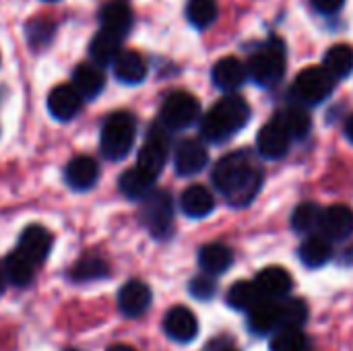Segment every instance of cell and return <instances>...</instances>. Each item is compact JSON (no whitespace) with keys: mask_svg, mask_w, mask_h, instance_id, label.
<instances>
[{"mask_svg":"<svg viewBox=\"0 0 353 351\" xmlns=\"http://www.w3.org/2000/svg\"><path fill=\"white\" fill-rule=\"evenodd\" d=\"M213 182L232 205H248L261 190L263 172L246 153H230L221 157L213 170Z\"/></svg>","mask_w":353,"mask_h":351,"instance_id":"1","label":"cell"},{"mask_svg":"<svg viewBox=\"0 0 353 351\" xmlns=\"http://www.w3.org/2000/svg\"><path fill=\"white\" fill-rule=\"evenodd\" d=\"M250 120V106L240 95L221 97L201 120V134L211 143H221L234 137Z\"/></svg>","mask_w":353,"mask_h":351,"instance_id":"2","label":"cell"},{"mask_svg":"<svg viewBox=\"0 0 353 351\" xmlns=\"http://www.w3.org/2000/svg\"><path fill=\"white\" fill-rule=\"evenodd\" d=\"M134 137H137L134 116L128 112H116L108 116V120L101 126V137H99L101 153L112 161L124 159L134 145Z\"/></svg>","mask_w":353,"mask_h":351,"instance_id":"3","label":"cell"},{"mask_svg":"<svg viewBox=\"0 0 353 351\" xmlns=\"http://www.w3.org/2000/svg\"><path fill=\"white\" fill-rule=\"evenodd\" d=\"M285 72V48L281 39L273 37L248 62V74L261 87H275Z\"/></svg>","mask_w":353,"mask_h":351,"instance_id":"4","label":"cell"},{"mask_svg":"<svg viewBox=\"0 0 353 351\" xmlns=\"http://www.w3.org/2000/svg\"><path fill=\"white\" fill-rule=\"evenodd\" d=\"M161 124L170 130H182L192 126L201 116V103L186 91H174L161 106Z\"/></svg>","mask_w":353,"mask_h":351,"instance_id":"5","label":"cell"},{"mask_svg":"<svg viewBox=\"0 0 353 351\" xmlns=\"http://www.w3.org/2000/svg\"><path fill=\"white\" fill-rule=\"evenodd\" d=\"M333 87H335V79L323 66H310L296 77L292 91L298 101L314 106L325 101L333 93Z\"/></svg>","mask_w":353,"mask_h":351,"instance_id":"6","label":"cell"},{"mask_svg":"<svg viewBox=\"0 0 353 351\" xmlns=\"http://www.w3.org/2000/svg\"><path fill=\"white\" fill-rule=\"evenodd\" d=\"M141 217H143V223L147 225V230L155 238L168 236L172 230V223H174L172 197L165 190H153L149 197L143 199Z\"/></svg>","mask_w":353,"mask_h":351,"instance_id":"7","label":"cell"},{"mask_svg":"<svg viewBox=\"0 0 353 351\" xmlns=\"http://www.w3.org/2000/svg\"><path fill=\"white\" fill-rule=\"evenodd\" d=\"M168 153H170V137H168L165 128L153 126L139 151L137 168L157 180V176L161 174V170L168 161Z\"/></svg>","mask_w":353,"mask_h":351,"instance_id":"8","label":"cell"},{"mask_svg":"<svg viewBox=\"0 0 353 351\" xmlns=\"http://www.w3.org/2000/svg\"><path fill=\"white\" fill-rule=\"evenodd\" d=\"M207 161H209V151L196 139L182 141L174 151V168L180 176H192L203 172Z\"/></svg>","mask_w":353,"mask_h":351,"instance_id":"9","label":"cell"},{"mask_svg":"<svg viewBox=\"0 0 353 351\" xmlns=\"http://www.w3.org/2000/svg\"><path fill=\"white\" fill-rule=\"evenodd\" d=\"M151 298L153 296H151V290L147 283H143L139 279H130L118 292V308L122 310L124 317L139 319L141 314H145L149 310Z\"/></svg>","mask_w":353,"mask_h":351,"instance_id":"10","label":"cell"},{"mask_svg":"<svg viewBox=\"0 0 353 351\" xmlns=\"http://www.w3.org/2000/svg\"><path fill=\"white\" fill-rule=\"evenodd\" d=\"M81 106H83V97L77 93L72 85H58L48 95V110L60 122L72 120L81 112Z\"/></svg>","mask_w":353,"mask_h":351,"instance_id":"11","label":"cell"},{"mask_svg":"<svg viewBox=\"0 0 353 351\" xmlns=\"http://www.w3.org/2000/svg\"><path fill=\"white\" fill-rule=\"evenodd\" d=\"M17 250L21 254H25L31 263L39 265L48 259V254L52 250V234L41 225H29L23 230V234L19 238Z\"/></svg>","mask_w":353,"mask_h":351,"instance_id":"12","label":"cell"},{"mask_svg":"<svg viewBox=\"0 0 353 351\" xmlns=\"http://www.w3.org/2000/svg\"><path fill=\"white\" fill-rule=\"evenodd\" d=\"M163 329L170 339H174L178 343H188L199 335V321L192 314V310H188L184 306H176L165 314Z\"/></svg>","mask_w":353,"mask_h":351,"instance_id":"13","label":"cell"},{"mask_svg":"<svg viewBox=\"0 0 353 351\" xmlns=\"http://www.w3.org/2000/svg\"><path fill=\"white\" fill-rule=\"evenodd\" d=\"M263 300H281L292 292V275L281 267H267L256 275L254 281Z\"/></svg>","mask_w":353,"mask_h":351,"instance_id":"14","label":"cell"},{"mask_svg":"<svg viewBox=\"0 0 353 351\" xmlns=\"http://www.w3.org/2000/svg\"><path fill=\"white\" fill-rule=\"evenodd\" d=\"M64 180L72 190H89L99 180V166L89 155H79L68 161L64 170Z\"/></svg>","mask_w":353,"mask_h":351,"instance_id":"15","label":"cell"},{"mask_svg":"<svg viewBox=\"0 0 353 351\" xmlns=\"http://www.w3.org/2000/svg\"><path fill=\"white\" fill-rule=\"evenodd\" d=\"M290 143H292L290 134L285 132V128L275 118L261 128L259 139H256L259 151L267 159H279V157H283L288 153V149H290Z\"/></svg>","mask_w":353,"mask_h":351,"instance_id":"16","label":"cell"},{"mask_svg":"<svg viewBox=\"0 0 353 351\" xmlns=\"http://www.w3.org/2000/svg\"><path fill=\"white\" fill-rule=\"evenodd\" d=\"M321 230L325 238L345 240L353 234V211L347 205H333L323 211Z\"/></svg>","mask_w":353,"mask_h":351,"instance_id":"17","label":"cell"},{"mask_svg":"<svg viewBox=\"0 0 353 351\" xmlns=\"http://www.w3.org/2000/svg\"><path fill=\"white\" fill-rule=\"evenodd\" d=\"M248 327L256 335L281 331V304L273 300H261L248 312Z\"/></svg>","mask_w":353,"mask_h":351,"instance_id":"18","label":"cell"},{"mask_svg":"<svg viewBox=\"0 0 353 351\" xmlns=\"http://www.w3.org/2000/svg\"><path fill=\"white\" fill-rule=\"evenodd\" d=\"M99 21H101L103 31L124 37L132 27V8L126 0H112L108 4H103V8L99 12Z\"/></svg>","mask_w":353,"mask_h":351,"instance_id":"19","label":"cell"},{"mask_svg":"<svg viewBox=\"0 0 353 351\" xmlns=\"http://www.w3.org/2000/svg\"><path fill=\"white\" fill-rule=\"evenodd\" d=\"M246 79H248V66L234 56L221 58L213 66V83L221 91H236L238 87L244 85Z\"/></svg>","mask_w":353,"mask_h":351,"instance_id":"20","label":"cell"},{"mask_svg":"<svg viewBox=\"0 0 353 351\" xmlns=\"http://www.w3.org/2000/svg\"><path fill=\"white\" fill-rule=\"evenodd\" d=\"M114 74L126 85H139L147 77V62L139 52H120V56L114 60Z\"/></svg>","mask_w":353,"mask_h":351,"instance_id":"21","label":"cell"},{"mask_svg":"<svg viewBox=\"0 0 353 351\" xmlns=\"http://www.w3.org/2000/svg\"><path fill=\"white\" fill-rule=\"evenodd\" d=\"M105 77L95 64H79L72 72V87L83 99H93L103 91Z\"/></svg>","mask_w":353,"mask_h":351,"instance_id":"22","label":"cell"},{"mask_svg":"<svg viewBox=\"0 0 353 351\" xmlns=\"http://www.w3.org/2000/svg\"><path fill=\"white\" fill-rule=\"evenodd\" d=\"M180 205H182V211L188 215V217H205L209 215L213 209H215V199L213 194L209 192V188L201 186V184H194V186H188L184 192H182V199H180Z\"/></svg>","mask_w":353,"mask_h":351,"instance_id":"23","label":"cell"},{"mask_svg":"<svg viewBox=\"0 0 353 351\" xmlns=\"http://www.w3.org/2000/svg\"><path fill=\"white\" fill-rule=\"evenodd\" d=\"M2 271H4L6 283H10L14 288H25L35 277V263H31L25 254L14 250L4 259Z\"/></svg>","mask_w":353,"mask_h":351,"instance_id":"24","label":"cell"},{"mask_svg":"<svg viewBox=\"0 0 353 351\" xmlns=\"http://www.w3.org/2000/svg\"><path fill=\"white\" fill-rule=\"evenodd\" d=\"M120 46H122V37L101 29L89 43V56L97 66H105L120 56L122 52Z\"/></svg>","mask_w":353,"mask_h":351,"instance_id":"25","label":"cell"},{"mask_svg":"<svg viewBox=\"0 0 353 351\" xmlns=\"http://www.w3.org/2000/svg\"><path fill=\"white\" fill-rule=\"evenodd\" d=\"M153 184H155V178H151L149 174H145L139 168L126 170L118 182L120 192L130 201H143L145 197H149L153 192Z\"/></svg>","mask_w":353,"mask_h":351,"instance_id":"26","label":"cell"},{"mask_svg":"<svg viewBox=\"0 0 353 351\" xmlns=\"http://www.w3.org/2000/svg\"><path fill=\"white\" fill-rule=\"evenodd\" d=\"M232 250L223 244H207L199 252V265L207 275H221L232 267Z\"/></svg>","mask_w":353,"mask_h":351,"instance_id":"27","label":"cell"},{"mask_svg":"<svg viewBox=\"0 0 353 351\" xmlns=\"http://www.w3.org/2000/svg\"><path fill=\"white\" fill-rule=\"evenodd\" d=\"M333 79H345L353 70V48L347 43H337L327 50L325 54V66H323Z\"/></svg>","mask_w":353,"mask_h":351,"instance_id":"28","label":"cell"},{"mask_svg":"<svg viewBox=\"0 0 353 351\" xmlns=\"http://www.w3.org/2000/svg\"><path fill=\"white\" fill-rule=\"evenodd\" d=\"M331 257H333V248H331V244H329V240L325 236H310L300 246V259L310 269L327 265L331 261Z\"/></svg>","mask_w":353,"mask_h":351,"instance_id":"29","label":"cell"},{"mask_svg":"<svg viewBox=\"0 0 353 351\" xmlns=\"http://www.w3.org/2000/svg\"><path fill=\"white\" fill-rule=\"evenodd\" d=\"M275 120L285 128L290 139H304L312 128L310 114L304 108H288L275 116Z\"/></svg>","mask_w":353,"mask_h":351,"instance_id":"30","label":"cell"},{"mask_svg":"<svg viewBox=\"0 0 353 351\" xmlns=\"http://www.w3.org/2000/svg\"><path fill=\"white\" fill-rule=\"evenodd\" d=\"M110 275V267L105 261L97 259V257H85L81 259L72 271H70V279L72 281H79V283H85V281H97V279H103Z\"/></svg>","mask_w":353,"mask_h":351,"instance_id":"31","label":"cell"},{"mask_svg":"<svg viewBox=\"0 0 353 351\" xmlns=\"http://www.w3.org/2000/svg\"><path fill=\"white\" fill-rule=\"evenodd\" d=\"M261 294L256 290V285L252 281H238L232 285L230 294H228V302L232 308L236 310H246L250 312L259 302H261Z\"/></svg>","mask_w":353,"mask_h":351,"instance_id":"32","label":"cell"},{"mask_svg":"<svg viewBox=\"0 0 353 351\" xmlns=\"http://www.w3.org/2000/svg\"><path fill=\"white\" fill-rule=\"evenodd\" d=\"M217 14H219V6L215 0H190L186 4V17L199 29L213 25Z\"/></svg>","mask_w":353,"mask_h":351,"instance_id":"33","label":"cell"},{"mask_svg":"<svg viewBox=\"0 0 353 351\" xmlns=\"http://www.w3.org/2000/svg\"><path fill=\"white\" fill-rule=\"evenodd\" d=\"M321 217H323V211L319 205L314 203H304L300 205L294 215H292V228L300 234H308L312 232L314 228L321 225Z\"/></svg>","mask_w":353,"mask_h":351,"instance_id":"34","label":"cell"},{"mask_svg":"<svg viewBox=\"0 0 353 351\" xmlns=\"http://www.w3.org/2000/svg\"><path fill=\"white\" fill-rule=\"evenodd\" d=\"M308 339L300 329H281L271 339V351H306Z\"/></svg>","mask_w":353,"mask_h":351,"instance_id":"35","label":"cell"},{"mask_svg":"<svg viewBox=\"0 0 353 351\" xmlns=\"http://www.w3.org/2000/svg\"><path fill=\"white\" fill-rule=\"evenodd\" d=\"M308 321V306L304 300H288L281 304V329H300Z\"/></svg>","mask_w":353,"mask_h":351,"instance_id":"36","label":"cell"},{"mask_svg":"<svg viewBox=\"0 0 353 351\" xmlns=\"http://www.w3.org/2000/svg\"><path fill=\"white\" fill-rule=\"evenodd\" d=\"M54 33V23L46 21V19H35L27 25V37H29V46L39 48V46H48V41L52 39Z\"/></svg>","mask_w":353,"mask_h":351,"instance_id":"37","label":"cell"},{"mask_svg":"<svg viewBox=\"0 0 353 351\" xmlns=\"http://www.w3.org/2000/svg\"><path fill=\"white\" fill-rule=\"evenodd\" d=\"M217 288H215V281L211 277H194L192 283H190V296L196 298V300H211L215 296Z\"/></svg>","mask_w":353,"mask_h":351,"instance_id":"38","label":"cell"},{"mask_svg":"<svg viewBox=\"0 0 353 351\" xmlns=\"http://www.w3.org/2000/svg\"><path fill=\"white\" fill-rule=\"evenodd\" d=\"M343 4H345V0H312V6L323 14H333V12L341 10Z\"/></svg>","mask_w":353,"mask_h":351,"instance_id":"39","label":"cell"},{"mask_svg":"<svg viewBox=\"0 0 353 351\" xmlns=\"http://www.w3.org/2000/svg\"><path fill=\"white\" fill-rule=\"evenodd\" d=\"M345 137L353 143V116H350L347 122H345Z\"/></svg>","mask_w":353,"mask_h":351,"instance_id":"40","label":"cell"},{"mask_svg":"<svg viewBox=\"0 0 353 351\" xmlns=\"http://www.w3.org/2000/svg\"><path fill=\"white\" fill-rule=\"evenodd\" d=\"M108 351H137L134 348H130V345H112V348H108Z\"/></svg>","mask_w":353,"mask_h":351,"instance_id":"41","label":"cell"},{"mask_svg":"<svg viewBox=\"0 0 353 351\" xmlns=\"http://www.w3.org/2000/svg\"><path fill=\"white\" fill-rule=\"evenodd\" d=\"M4 288H6V277H4V271L0 267V296L4 294Z\"/></svg>","mask_w":353,"mask_h":351,"instance_id":"42","label":"cell"},{"mask_svg":"<svg viewBox=\"0 0 353 351\" xmlns=\"http://www.w3.org/2000/svg\"><path fill=\"white\" fill-rule=\"evenodd\" d=\"M64 351H81V350H64Z\"/></svg>","mask_w":353,"mask_h":351,"instance_id":"43","label":"cell"},{"mask_svg":"<svg viewBox=\"0 0 353 351\" xmlns=\"http://www.w3.org/2000/svg\"><path fill=\"white\" fill-rule=\"evenodd\" d=\"M48 2H54V0H48Z\"/></svg>","mask_w":353,"mask_h":351,"instance_id":"44","label":"cell"},{"mask_svg":"<svg viewBox=\"0 0 353 351\" xmlns=\"http://www.w3.org/2000/svg\"><path fill=\"white\" fill-rule=\"evenodd\" d=\"M223 351H232V350H223Z\"/></svg>","mask_w":353,"mask_h":351,"instance_id":"45","label":"cell"},{"mask_svg":"<svg viewBox=\"0 0 353 351\" xmlns=\"http://www.w3.org/2000/svg\"><path fill=\"white\" fill-rule=\"evenodd\" d=\"M306 351H310V350H306Z\"/></svg>","mask_w":353,"mask_h":351,"instance_id":"46","label":"cell"}]
</instances>
